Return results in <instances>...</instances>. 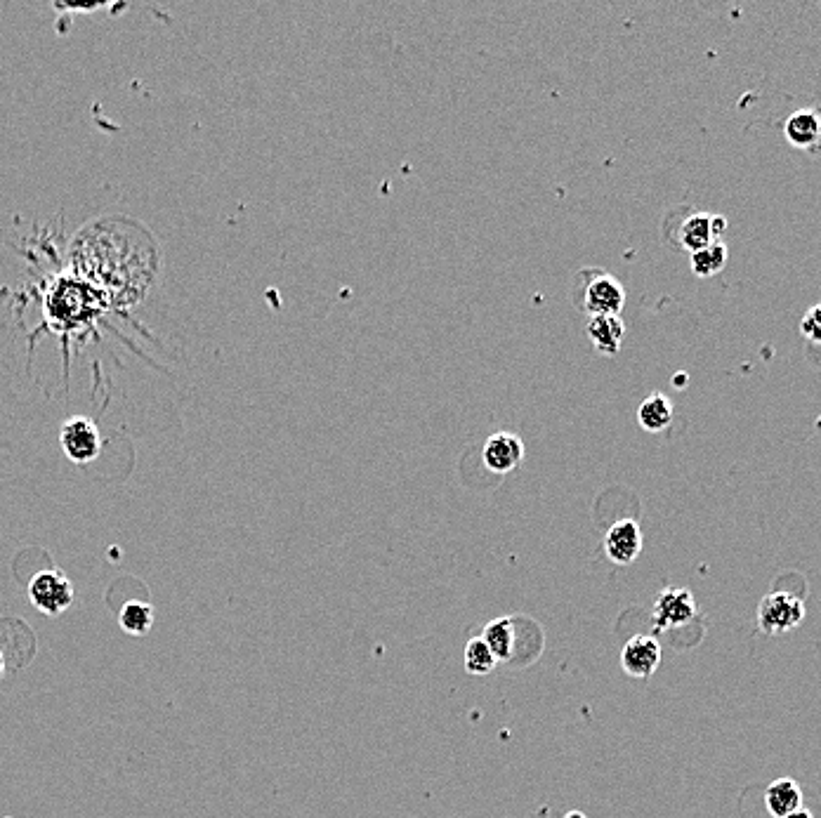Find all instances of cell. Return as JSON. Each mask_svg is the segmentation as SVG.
I'll list each match as a JSON object with an SVG mask.
<instances>
[{"mask_svg": "<svg viewBox=\"0 0 821 818\" xmlns=\"http://www.w3.org/2000/svg\"><path fill=\"white\" fill-rule=\"evenodd\" d=\"M59 446L71 463L88 465L102 451L100 427L90 418H71L59 430Z\"/></svg>", "mask_w": 821, "mask_h": 818, "instance_id": "4", "label": "cell"}, {"mask_svg": "<svg viewBox=\"0 0 821 818\" xmlns=\"http://www.w3.org/2000/svg\"><path fill=\"white\" fill-rule=\"evenodd\" d=\"M574 302L588 316H621L626 307V288L604 269L586 267L576 274Z\"/></svg>", "mask_w": 821, "mask_h": 818, "instance_id": "1", "label": "cell"}, {"mask_svg": "<svg viewBox=\"0 0 821 818\" xmlns=\"http://www.w3.org/2000/svg\"><path fill=\"white\" fill-rule=\"evenodd\" d=\"M498 663L501 661H498V658L494 656V651L484 644L482 637H472L470 642L465 644L463 665H465V672H470V675H475V677L491 675Z\"/></svg>", "mask_w": 821, "mask_h": 818, "instance_id": "17", "label": "cell"}, {"mask_svg": "<svg viewBox=\"0 0 821 818\" xmlns=\"http://www.w3.org/2000/svg\"><path fill=\"white\" fill-rule=\"evenodd\" d=\"M604 554L616 566L633 564L642 552V529L635 519H619L609 526L602 540Z\"/></svg>", "mask_w": 821, "mask_h": 818, "instance_id": "6", "label": "cell"}, {"mask_svg": "<svg viewBox=\"0 0 821 818\" xmlns=\"http://www.w3.org/2000/svg\"><path fill=\"white\" fill-rule=\"evenodd\" d=\"M673 418H675L673 401L661 392H652L645 401H642L640 408H637V425H640L645 432H652V434L666 432L668 427L673 425Z\"/></svg>", "mask_w": 821, "mask_h": 818, "instance_id": "12", "label": "cell"}, {"mask_svg": "<svg viewBox=\"0 0 821 818\" xmlns=\"http://www.w3.org/2000/svg\"><path fill=\"white\" fill-rule=\"evenodd\" d=\"M3 675H5V656H3V651H0V679H3Z\"/></svg>", "mask_w": 821, "mask_h": 818, "instance_id": "22", "label": "cell"}, {"mask_svg": "<svg viewBox=\"0 0 821 818\" xmlns=\"http://www.w3.org/2000/svg\"><path fill=\"white\" fill-rule=\"evenodd\" d=\"M586 335L597 352L616 356L621 352L623 338H626V323L621 321V316H590Z\"/></svg>", "mask_w": 821, "mask_h": 818, "instance_id": "9", "label": "cell"}, {"mask_svg": "<svg viewBox=\"0 0 821 818\" xmlns=\"http://www.w3.org/2000/svg\"><path fill=\"white\" fill-rule=\"evenodd\" d=\"M524 441L512 432H496L484 441L482 463L489 472L508 474L524 460Z\"/></svg>", "mask_w": 821, "mask_h": 818, "instance_id": "8", "label": "cell"}, {"mask_svg": "<svg viewBox=\"0 0 821 818\" xmlns=\"http://www.w3.org/2000/svg\"><path fill=\"white\" fill-rule=\"evenodd\" d=\"M696 599L685 587H666L659 597H656L652 609V623L659 632L675 630L687 625L689 620L696 618Z\"/></svg>", "mask_w": 821, "mask_h": 818, "instance_id": "5", "label": "cell"}, {"mask_svg": "<svg viewBox=\"0 0 821 818\" xmlns=\"http://www.w3.org/2000/svg\"><path fill=\"white\" fill-rule=\"evenodd\" d=\"M800 333H803L807 340L821 345V302L807 309L803 321H800Z\"/></svg>", "mask_w": 821, "mask_h": 818, "instance_id": "18", "label": "cell"}, {"mask_svg": "<svg viewBox=\"0 0 821 818\" xmlns=\"http://www.w3.org/2000/svg\"><path fill=\"white\" fill-rule=\"evenodd\" d=\"M711 220H713V215H708V213H692L689 217H685L678 227L680 248L689 250V255H692L696 253V250L711 246V243L715 241Z\"/></svg>", "mask_w": 821, "mask_h": 818, "instance_id": "13", "label": "cell"}, {"mask_svg": "<svg viewBox=\"0 0 821 818\" xmlns=\"http://www.w3.org/2000/svg\"><path fill=\"white\" fill-rule=\"evenodd\" d=\"M729 250L722 241H713L711 246L696 250V253L689 255V262H692V272L701 279H708V276L720 274L727 265Z\"/></svg>", "mask_w": 821, "mask_h": 818, "instance_id": "16", "label": "cell"}, {"mask_svg": "<svg viewBox=\"0 0 821 818\" xmlns=\"http://www.w3.org/2000/svg\"><path fill=\"white\" fill-rule=\"evenodd\" d=\"M788 144L798 149H817L821 142V116L817 109L793 111L784 123Z\"/></svg>", "mask_w": 821, "mask_h": 818, "instance_id": "10", "label": "cell"}, {"mask_svg": "<svg viewBox=\"0 0 821 818\" xmlns=\"http://www.w3.org/2000/svg\"><path fill=\"white\" fill-rule=\"evenodd\" d=\"M26 592H29V602L34 604V609L50 618H57L62 616L64 611H69L76 599L74 583H71L67 573L57 569L38 571L36 576L29 580Z\"/></svg>", "mask_w": 821, "mask_h": 818, "instance_id": "2", "label": "cell"}, {"mask_svg": "<svg viewBox=\"0 0 821 818\" xmlns=\"http://www.w3.org/2000/svg\"><path fill=\"white\" fill-rule=\"evenodd\" d=\"M661 665V644L656 637L635 635L621 649V668L635 679H649Z\"/></svg>", "mask_w": 821, "mask_h": 818, "instance_id": "7", "label": "cell"}, {"mask_svg": "<svg viewBox=\"0 0 821 818\" xmlns=\"http://www.w3.org/2000/svg\"><path fill=\"white\" fill-rule=\"evenodd\" d=\"M118 625L126 635L144 637L154 625V606L140 602V599H130L118 613Z\"/></svg>", "mask_w": 821, "mask_h": 818, "instance_id": "15", "label": "cell"}, {"mask_svg": "<svg viewBox=\"0 0 821 818\" xmlns=\"http://www.w3.org/2000/svg\"><path fill=\"white\" fill-rule=\"evenodd\" d=\"M765 807L772 818H784L793 814V811L803 809V788L793 778H777V781L767 785Z\"/></svg>", "mask_w": 821, "mask_h": 818, "instance_id": "11", "label": "cell"}, {"mask_svg": "<svg viewBox=\"0 0 821 818\" xmlns=\"http://www.w3.org/2000/svg\"><path fill=\"white\" fill-rule=\"evenodd\" d=\"M784 818H814V816H812V811H807V809L803 807V809L793 811V814H788V816H784Z\"/></svg>", "mask_w": 821, "mask_h": 818, "instance_id": "20", "label": "cell"}, {"mask_svg": "<svg viewBox=\"0 0 821 818\" xmlns=\"http://www.w3.org/2000/svg\"><path fill=\"white\" fill-rule=\"evenodd\" d=\"M805 613V602L798 595L786 590L770 592L758 604V628L770 637L786 635L803 625Z\"/></svg>", "mask_w": 821, "mask_h": 818, "instance_id": "3", "label": "cell"}, {"mask_svg": "<svg viewBox=\"0 0 821 818\" xmlns=\"http://www.w3.org/2000/svg\"><path fill=\"white\" fill-rule=\"evenodd\" d=\"M479 637L494 651L498 661H510V656L515 653V623L510 618H496L491 623H486V628Z\"/></svg>", "mask_w": 821, "mask_h": 818, "instance_id": "14", "label": "cell"}, {"mask_svg": "<svg viewBox=\"0 0 821 818\" xmlns=\"http://www.w3.org/2000/svg\"><path fill=\"white\" fill-rule=\"evenodd\" d=\"M713 236L715 241H722V234L727 232V220L722 215H713Z\"/></svg>", "mask_w": 821, "mask_h": 818, "instance_id": "19", "label": "cell"}, {"mask_svg": "<svg viewBox=\"0 0 821 818\" xmlns=\"http://www.w3.org/2000/svg\"><path fill=\"white\" fill-rule=\"evenodd\" d=\"M564 818H586V814H583V811H579V809H574V811H569V814Z\"/></svg>", "mask_w": 821, "mask_h": 818, "instance_id": "21", "label": "cell"}]
</instances>
